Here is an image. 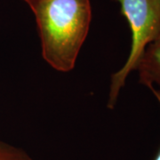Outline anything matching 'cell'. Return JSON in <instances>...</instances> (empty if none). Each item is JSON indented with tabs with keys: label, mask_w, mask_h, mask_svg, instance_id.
Wrapping results in <instances>:
<instances>
[{
	"label": "cell",
	"mask_w": 160,
	"mask_h": 160,
	"mask_svg": "<svg viewBox=\"0 0 160 160\" xmlns=\"http://www.w3.org/2000/svg\"><path fill=\"white\" fill-rule=\"evenodd\" d=\"M135 70L139 75V83L147 87L158 85L160 91V31L145 47L138 61Z\"/></svg>",
	"instance_id": "obj_3"
},
{
	"label": "cell",
	"mask_w": 160,
	"mask_h": 160,
	"mask_svg": "<svg viewBox=\"0 0 160 160\" xmlns=\"http://www.w3.org/2000/svg\"><path fill=\"white\" fill-rule=\"evenodd\" d=\"M149 89H150V91L152 92V93L154 94L156 99L158 100V102L160 104V91L159 90L156 89L155 87H150ZM154 160H160V150H159V152H158V154L157 155V157L155 158Z\"/></svg>",
	"instance_id": "obj_5"
},
{
	"label": "cell",
	"mask_w": 160,
	"mask_h": 160,
	"mask_svg": "<svg viewBox=\"0 0 160 160\" xmlns=\"http://www.w3.org/2000/svg\"><path fill=\"white\" fill-rule=\"evenodd\" d=\"M24 1H26V0H24Z\"/></svg>",
	"instance_id": "obj_6"
},
{
	"label": "cell",
	"mask_w": 160,
	"mask_h": 160,
	"mask_svg": "<svg viewBox=\"0 0 160 160\" xmlns=\"http://www.w3.org/2000/svg\"><path fill=\"white\" fill-rule=\"evenodd\" d=\"M131 30V47L123 67L111 75L108 108L114 109L121 89L135 67L145 47L160 31V0H115Z\"/></svg>",
	"instance_id": "obj_2"
},
{
	"label": "cell",
	"mask_w": 160,
	"mask_h": 160,
	"mask_svg": "<svg viewBox=\"0 0 160 160\" xmlns=\"http://www.w3.org/2000/svg\"><path fill=\"white\" fill-rule=\"evenodd\" d=\"M0 160H33L25 150L0 140Z\"/></svg>",
	"instance_id": "obj_4"
},
{
	"label": "cell",
	"mask_w": 160,
	"mask_h": 160,
	"mask_svg": "<svg viewBox=\"0 0 160 160\" xmlns=\"http://www.w3.org/2000/svg\"><path fill=\"white\" fill-rule=\"evenodd\" d=\"M25 2L36 18L44 60L60 72L72 70L90 28V0Z\"/></svg>",
	"instance_id": "obj_1"
}]
</instances>
